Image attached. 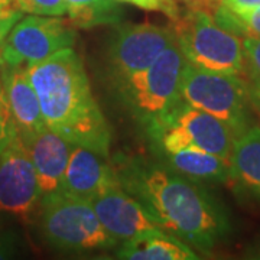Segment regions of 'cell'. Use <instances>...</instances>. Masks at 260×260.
<instances>
[{
    "mask_svg": "<svg viewBox=\"0 0 260 260\" xmlns=\"http://www.w3.org/2000/svg\"><path fill=\"white\" fill-rule=\"evenodd\" d=\"M120 186L143 205L159 227L204 253L229 236V214L205 188L143 158L117 155L113 159Z\"/></svg>",
    "mask_w": 260,
    "mask_h": 260,
    "instance_id": "6da1fadb",
    "label": "cell"
},
{
    "mask_svg": "<svg viewBox=\"0 0 260 260\" xmlns=\"http://www.w3.org/2000/svg\"><path fill=\"white\" fill-rule=\"evenodd\" d=\"M45 126L68 142L110 156L112 130L95 102L83 59L64 48L26 65Z\"/></svg>",
    "mask_w": 260,
    "mask_h": 260,
    "instance_id": "7a4b0ae2",
    "label": "cell"
},
{
    "mask_svg": "<svg viewBox=\"0 0 260 260\" xmlns=\"http://www.w3.org/2000/svg\"><path fill=\"white\" fill-rule=\"evenodd\" d=\"M186 58L175 41L136 74L113 84L123 106L148 130L181 100V77Z\"/></svg>",
    "mask_w": 260,
    "mask_h": 260,
    "instance_id": "3957f363",
    "label": "cell"
},
{
    "mask_svg": "<svg viewBox=\"0 0 260 260\" xmlns=\"http://www.w3.org/2000/svg\"><path fill=\"white\" fill-rule=\"evenodd\" d=\"M41 233L51 247L61 251L109 250L119 244L106 232L88 200L61 191L42 195Z\"/></svg>",
    "mask_w": 260,
    "mask_h": 260,
    "instance_id": "277c9868",
    "label": "cell"
},
{
    "mask_svg": "<svg viewBox=\"0 0 260 260\" xmlns=\"http://www.w3.org/2000/svg\"><path fill=\"white\" fill-rule=\"evenodd\" d=\"M171 26L189 64L223 74L244 73L242 38L221 28L211 12L186 9Z\"/></svg>",
    "mask_w": 260,
    "mask_h": 260,
    "instance_id": "5b68a950",
    "label": "cell"
},
{
    "mask_svg": "<svg viewBox=\"0 0 260 260\" xmlns=\"http://www.w3.org/2000/svg\"><path fill=\"white\" fill-rule=\"evenodd\" d=\"M148 135L162 155L182 149H195L229 160L236 135L220 119L188 104L182 99Z\"/></svg>",
    "mask_w": 260,
    "mask_h": 260,
    "instance_id": "8992f818",
    "label": "cell"
},
{
    "mask_svg": "<svg viewBox=\"0 0 260 260\" xmlns=\"http://www.w3.org/2000/svg\"><path fill=\"white\" fill-rule=\"evenodd\" d=\"M181 99L224 121L236 136L251 126L249 85L239 75L207 71L186 61Z\"/></svg>",
    "mask_w": 260,
    "mask_h": 260,
    "instance_id": "52a82bcc",
    "label": "cell"
},
{
    "mask_svg": "<svg viewBox=\"0 0 260 260\" xmlns=\"http://www.w3.org/2000/svg\"><path fill=\"white\" fill-rule=\"evenodd\" d=\"M177 41L172 26L117 23L107 45L106 62L113 84L148 68Z\"/></svg>",
    "mask_w": 260,
    "mask_h": 260,
    "instance_id": "ba28073f",
    "label": "cell"
},
{
    "mask_svg": "<svg viewBox=\"0 0 260 260\" xmlns=\"http://www.w3.org/2000/svg\"><path fill=\"white\" fill-rule=\"evenodd\" d=\"M77 34L58 16L30 15L12 28L0 48L2 64L30 65L75 44Z\"/></svg>",
    "mask_w": 260,
    "mask_h": 260,
    "instance_id": "9c48e42d",
    "label": "cell"
},
{
    "mask_svg": "<svg viewBox=\"0 0 260 260\" xmlns=\"http://www.w3.org/2000/svg\"><path fill=\"white\" fill-rule=\"evenodd\" d=\"M41 200L35 168L18 135L0 153V213L26 220Z\"/></svg>",
    "mask_w": 260,
    "mask_h": 260,
    "instance_id": "30bf717a",
    "label": "cell"
},
{
    "mask_svg": "<svg viewBox=\"0 0 260 260\" xmlns=\"http://www.w3.org/2000/svg\"><path fill=\"white\" fill-rule=\"evenodd\" d=\"M90 203L106 232L119 243L160 229L152 214L120 185L94 197Z\"/></svg>",
    "mask_w": 260,
    "mask_h": 260,
    "instance_id": "8fae6325",
    "label": "cell"
},
{
    "mask_svg": "<svg viewBox=\"0 0 260 260\" xmlns=\"http://www.w3.org/2000/svg\"><path fill=\"white\" fill-rule=\"evenodd\" d=\"M117 185L120 184L110 156L80 145L73 146L61 192L90 201Z\"/></svg>",
    "mask_w": 260,
    "mask_h": 260,
    "instance_id": "7c38bea8",
    "label": "cell"
},
{
    "mask_svg": "<svg viewBox=\"0 0 260 260\" xmlns=\"http://www.w3.org/2000/svg\"><path fill=\"white\" fill-rule=\"evenodd\" d=\"M20 139L34 164L42 195L61 191L74 143L47 126Z\"/></svg>",
    "mask_w": 260,
    "mask_h": 260,
    "instance_id": "4fadbf2b",
    "label": "cell"
},
{
    "mask_svg": "<svg viewBox=\"0 0 260 260\" xmlns=\"http://www.w3.org/2000/svg\"><path fill=\"white\" fill-rule=\"evenodd\" d=\"M0 78L10 114L20 138H26L45 126L37 91L30 83L26 65L0 67Z\"/></svg>",
    "mask_w": 260,
    "mask_h": 260,
    "instance_id": "5bb4252c",
    "label": "cell"
},
{
    "mask_svg": "<svg viewBox=\"0 0 260 260\" xmlns=\"http://www.w3.org/2000/svg\"><path fill=\"white\" fill-rule=\"evenodd\" d=\"M230 181L260 201V126H253L236 136L229 159Z\"/></svg>",
    "mask_w": 260,
    "mask_h": 260,
    "instance_id": "9a60e30c",
    "label": "cell"
},
{
    "mask_svg": "<svg viewBox=\"0 0 260 260\" xmlns=\"http://www.w3.org/2000/svg\"><path fill=\"white\" fill-rule=\"evenodd\" d=\"M119 259L127 260H197L200 256L189 244L162 229L143 233L123 242L117 251Z\"/></svg>",
    "mask_w": 260,
    "mask_h": 260,
    "instance_id": "2e32d148",
    "label": "cell"
},
{
    "mask_svg": "<svg viewBox=\"0 0 260 260\" xmlns=\"http://www.w3.org/2000/svg\"><path fill=\"white\" fill-rule=\"evenodd\" d=\"M162 156L165 159V165L195 182L230 181L229 160L213 153L195 149H182Z\"/></svg>",
    "mask_w": 260,
    "mask_h": 260,
    "instance_id": "e0dca14e",
    "label": "cell"
},
{
    "mask_svg": "<svg viewBox=\"0 0 260 260\" xmlns=\"http://www.w3.org/2000/svg\"><path fill=\"white\" fill-rule=\"evenodd\" d=\"M65 8L71 25L81 29L119 23L121 19L117 0H65Z\"/></svg>",
    "mask_w": 260,
    "mask_h": 260,
    "instance_id": "ac0fdd59",
    "label": "cell"
},
{
    "mask_svg": "<svg viewBox=\"0 0 260 260\" xmlns=\"http://www.w3.org/2000/svg\"><path fill=\"white\" fill-rule=\"evenodd\" d=\"M213 16L221 28L242 37L260 38V6L243 15H233L223 9L220 5L214 9Z\"/></svg>",
    "mask_w": 260,
    "mask_h": 260,
    "instance_id": "d6986e66",
    "label": "cell"
},
{
    "mask_svg": "<svg viewBox=\"0 0 260 260\" xmlns=\"http://www.w3.org/2000/svg\"><path fill=\"white\" fill-rule=\"evenodd\" d=\"M23 13L39 16H62L67 13L65 0H16Z\"/></svg>",
    "mask_w": 260,
    "mask_h": 260,
    "instance_id": "ffe728a7",
    "label": "cell"
},
{
    "mask_svg": "<svg viewBox=\"0 0 260 260\" xmlns=\"http://www.w3.org/2000/svg\"><path fill=\"white\" fill-rule=\"evenodd\" d=\"M16 136H18V130L15 126V121L12 119L9 104L6 100L2 78H0V153L9 146L10 142Z\"/></svg>",
    "mask_w": 260,
    "mask_h": 260,
    "instance_id": "44dd1931",
    "label": "cell"
},
{
    "mask_svg": "<svg viewBox=\"0 0 260 260\" xmlns=\"http://www.w3.org/2000/svg\"><path fill=\"white\" fill-rule=\"evenodd\" d=\"M243 54H244V73L251 81H260V38L243 37Z\"/></svg>",
    "mask_w": 260,
    "mask_h": 260,
    "instance_id": "7402d4cb",
    "label": "cell"
},
{
    "mask_svg": "<svg viewBox=\"0 0 260 260\" xmlns=\"http://www.w3.org/2000/svg\"><path fill=\"white\" fill-rule=\"evenodd\" d=\"M117 2L119 3H127V5L136 6L139 9L149 10V12H160L171 22L178 20L182 15L177 0H117Z\"/></svg>",
    "mask_w": 260,
    "mask_h": 260,
    "instance_id": "603a6c76",
    "label": "cell"
},
{
    "mask_svg": "<svg viewBox=\"0 0 260 260\" xmlns=\"http://www.w3.org/2000/svg\"><path fill=\"white\" fill-rule=\"evenodd\" d=\"M23 16L16 0H0V48L12 28Z\"/></svg>",
    "mask_w": 260,
    "mask_h": 260,
    "instance_id": "cb8c5ba5",
    "label": "cell"
},
{
    "mask_svg": "<svg viewBox=\"0 0 260 260\" xmlns=\"http://www.w3.org/2000/svg\"><path fill=\"white\" fill-rule=\"evenodd\" d=\"M218 5L233 15H243L254 8H259L260 0H220Z\"/></svg>",
    "mask_w": 260,
    "mask_h": 260,
    "instance_id": "d4e9b609",
    "label": "cell"
},
{
    "mask_svg": "<svg viewBox=\"0 0 260 260\" xmlns=\"http://www.w3.org/2000/svg\"><path fill=\"white\" fill-rule=\"evenodd\" d=\"M179 2L185 3L186 9L207 10V12L213 13L220 0H179Z\"/></svg>",
    "mask_w": 260,
    "mask_h": 260,
    "instance_id": "484cf974",
    "label": "cell"
},
{
    "mask_svg": "<svg viewBox=\"0 0 260 260\" xmlns=\"http://www.w3.org/2000/svg\"><path fill=\"white\" fill-rule=\"evenodd\" d=\"M249 95L251 107L260 114V81H251L249 85Z\"/></svg>",
    "mask_w": 260,
    "mask_h": 260,
    "instance_id": "4316f807",
    "label": "cell"
},
{
    "mask_svg": "<svg viewBox=\"0 0 260 260\" xmlns=\"http://www.w3.org/2000/svg\"><path fill=\"white\" fill-rule=\"evenodd\" d=\"M13 254V243L0 237V259H9Z\"/></svg>",
    "mask_w": 260,
    "mask_h": 260,
    "instance_id": "83f0119b",
    "label": "cell"
},
{
    "mask_svg": "<svg viewBox=\"0 0 260 260\" xmlns=\"http://www.w3.org/2000/svg\"><path fill=\"white\" fill-rule=\"evenodd\" d=\"M0 67H2V58H0Z\"/></svg>",
    "mask_w": 260,
    "mask_h": 260,
    "instance_id": "f1b7e54d",
    "label": "cell"
}]
</instances>
